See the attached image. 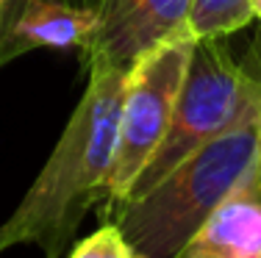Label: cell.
Instances as JSON below:
<instances>
[{"label": "cell", "instance_id": "cell-1", "mask_svg": "<svg viewBox=\"0 0 261 258\" xmlns=\"http://www.w3.org/2000/svg\"><path fill=\"white\" fill-rule=\"evenodd\" d=\"M86 75L89 83L47 164L14 214L0 225V253L36 244L45 258H61L86 211L109 203L128 70L95 67Z\"/></svg>", "mask_w": 261, "mask_h": 258}, {"label": "cell", "instance_id": "cell-2", "mask_svg": "<svg viewBox=\"0 0 261 258\" xmlns=\"http://www.w3.org/2000/svg\"><path fill=\"white\" fill-rule=\"evenodd\" d=\"M261 117L203 145L145 194L109 206V222L142 258H175L228 194L250 175Z\"/></svg>", "mask_w": 261, "mask_h": 258}, {"label": "cell", "instance_id": "cell-3", "mask_svg": "<svg viewBox=\"0 0 261 258\" xmlns=\"http://www.w3.org/2000/svg\"><path fill=\"white\" fill-rule=\"evenodd\" d=\"M258 117L261 78L245 70L220 39H197L170 128L122 200L145 194L186 156Z\"/></svg>", "mask_w": 261, "mask_h": 258}, {"label": "cell", "instance_id": "cell-4", "mask_svg": "<svg viewBox=\"0 0 261 258\" xmlns=\"http://www.w3.org/2000/svg\"><path fill=\"white\" fill-rule=\"evenodd\" d=\"M197 39L192 34L172 36L145 50L128 67V83L122 95L120 136L109 175V203L122 200L170 128L175 100L181 92L186 67Z\"/></svg>", "mask_w": 261, "mask_h": 258}, {"label": "cell", "instance_id": "cell-5", "mask_svg": "<svg viewBox=\"0 0 261 258\" xmlns=\"http://www.w3.org/2000/svg\"><path fill=\"white\" fill-rule=\"evenodd\" d=\"M192 3L195 0H95L97 25L81 50L84 67L128 70L145 50L189 34Z\"/></svg>", "mask_w": 261, "mask_h": 258}, {"label": "cell", "instance_id": "cell-6", "mask_svg": "<svg viewBox=\"0 0 261 258\" xmlns=\"http://www.w3.org/2000/svg\"><path fill=\"white\" fill-rule=\"evenodd\" d=\"M97 25L89 6H72L61 0H6L0 6V67L22 53L84 50Z\"/></svg>", "mask_w": 261, "mask_h": 258}, {"label": "cell", "instance_id": "cell-7", "mask_svg": "<svg viewBox=\"0 0 261 258\" xmlns=\"http://www.w3.org/2000/svg\"><path fill=\"white\" fill-rule=\"evenodd\" d=\"M175 258H261V181L256 164Z\"/></svg>", "mask_w": 261, "mask_h": 258}, {"label": "cell", "instance_id": "cell-8", "mask_svg": "<svg viewBox=\"0 0 261 258\" xmlns=\"http://www.w3.org/2000/svg\"><path fill=\"white\" fill-rule=\"evenodd\" d=\"M250 0H195L189 11V34L195 39H222L250 25Z\"/></svg>", "mask_w": 261, "mask_h": 258}, {"label": "cell", "instance_id": "cell-9", "mask_svg": "<svg viewBox=\"0 0 261 258\" xmlns=\"http://www.w3.org/2000/svg\"><path fill=\"white\" fill-rule=\"evenodd\" d=\"M67 258H142V255L125 242V236L117 231L114 222H106L92 236L78 242Z\"/></svg>", "mask_w": 261, "mask_h": 258}, {"label": "cell", "instance_id": "cell-10", "mask_svg": "<svg viewBox=\"0 0 261 258\" xmlns=\"http://www.w3.org/2000/svg\"><path fill=\"white\" fill-rule=\"evenodd\" d=\"M6 3V0H3ZM61 3H72V6H89V9H95V0H61Z\"/></svg>", "mask_w": 261, "mask_h": 258}, {"label": "cell", "instance_id": "cell-11", "mask_svg": "<svg viewBox=\"0 0 261 258\" xmlns=\"http://www.w3.org/2000/svg\"><path fill=\"white\" fill-rule=\"evenodd\" d=\"M250 11H253V20H261V0H250Z\"/></svg>", "mask_w": 261, "mask_h": 258}, {"label": "cell", "instance_id": "cell-12", "mask_svg": "<svg viewBox=\"0 0 261 258\" xmlns=\"http://www.w3.org/2000/svg\"><path fill=\"white\" fill-rule=\"evenodd\" d=\"M256 175L261 181V133H258V153H256Z\"/></svg>", "mask_w": 261, "mask_h": 258}, {"label": "cell", "instance_id": "cell-13", "mask_svg": "<svg viewBox=\"0 0 261 258\" xmlns=\"http://www.w3.org/2000/svg\"><path fill=\"white\" fill-rule=\"evenodd\" d=\"M0 6H3V0H0Z\"/></svg>", "mask_w": 261, "mask_h": 258}]
</instances>
